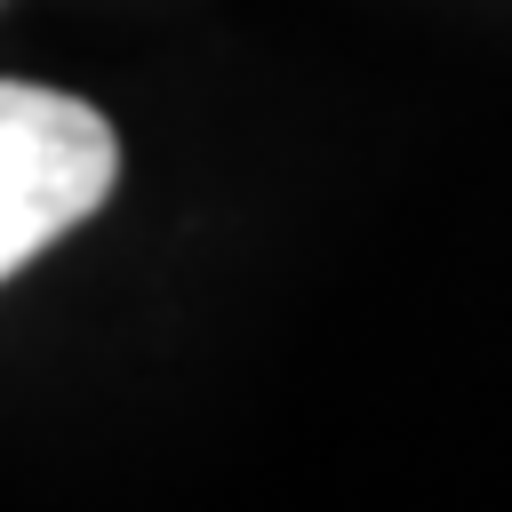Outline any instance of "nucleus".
<instances>
[{"instance_id":"f257e3e1","label":"nucleus","mask_w":512,"mask_h":512,"mask_svg":"<svg viewBox=\"0 0 512 512\" xmlns=\"http://www.w3.org/2000/svg\"><path fill=\"white\" fill-rule=\"evenodd\" d=\"M120 184V136L88 96L0 80V280L56 248Z\"/></svg>"}]
</instances>
